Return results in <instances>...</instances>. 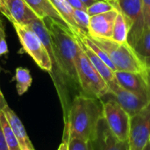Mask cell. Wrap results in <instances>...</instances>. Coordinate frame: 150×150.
I'll list each match as a JSON object with an SVG mask.
<instances>
[{"mask_svg":"<svg viewBox=\"0 0 150 150\" xmlns=\"http://www.w3.org/2000/svg\"><path fill=\"white\" fill-rule=\"evenodd\" d=\"M8 53V46L5 39L4 26H0V56Z\"/></svg>","mask_w":150,"mask_h":150,"instance_id":"484cf974","label":"cell"},{"mask_svg":"<svg viewBox=\"0 0 150 150\" xmlns=\"http://www.w3.org/2000/svg\"><path fill=\"white\" fill-rule=\"evenodd\" d=\"M91 142L92 150H129L128 142H122L112 134L103 115L98 120Z\"/></svg>","mask_w":150,"mask_h":150,"instance_id":"9c48e42d","label":"cell"},{"mask_svg":"<svg viewBox=\"0 0 150 150\" xmlns=\"http://www.w3.org/2000/svg\"><path fill=\"white\" fill-rule=\"evenodd\" d=\"M128 27L123 15L119 11L113 25L112 40L117 42H127Z\"/></svg>","mask_w":150,"mask_h":150,"instance_id":"d6986e66","label":"cell"},{"mask_svg":"<svg viewBox=\"0 0 150 150\" xmlns=\"http://www.w3.org/2000/svg\"><path fill=\"white\" fill-rule=\"evenodd\" d=\"M69 150H92L91 142L79 138L69 139Z\"/></svg>","mask_w":150,"mask_h":150,"instance_id":"cb8c5ba5","label":"cell"},{"mask_svg":"<svg viewBox=\"0 0 150 150\" xmlns=\"http://www.w3.org/2000/svg\"><path fill=\"white\" fill-rule=\"evenodd\" d=\"M143 20H144V30L150 28V0H142Z\"/></svg>","mask_w":150,"mask_h":150,"instance_id":"d4e9b609","label":"cell"},{"mask_svg":"<svg viewBox=\"0 0 150 150\" xmlns=\"http://www.w3.org/2000/svg\"><path fill=\"white\" fill-rule=\"evenodd\" d=\"M74 18L81 32V34L79 36L88 35V28L91 18L88 12L82 10H74Z\"/></svg>","mask_w":150,"mask_h":150,"instance_id":"603a6c76","label":"cell"},{"mask_svg":"<svg viewBox=\"0 0 150 150\" xmlns=\"http://www.w3.org/2000/svg\"><path fill=\"white\" fill-rule=\"evenodd\" d=\"M119 13L117 9L105 13L91 16L88 35L91 38L112 39L115 18Z\"/></svg>","mask_w":150,"mask_h":150,"instance_id":"30bf717a","label":"cell"},{"mask_svg":"<svg viewBox=\"0 0 150 150\" xmlns=\"http://www.w3.org/2000/svg\"><path fill=\"white\" fill-rule=\"evenodd\" d=\"M112 4L127 21L128 27L127 42L133 46L144 31L142 0H115Z\"/></svg>","mask_w":150,"mask_h":150,"instance_id":"ba28073f","label":"cell"},{"mask_svg":"<svg viewBox=\"0 0 150 150\" xmlns=\"http://www.w3.org/2000/svg\"><path fill=\"white\" fill-rule=\"evenodd\" d=\"M0 26H4V20H3V15L0 13Z\"/></svg>","mask_w":150,"mask_h":150,"instance_id":"836d02e7","label":"cell"},{"mask_svg":"<svg viewBox=\"0 0 150 150\" xmlns=\"http://www.w3.org/2000/svg\"><path fill=\"white\" fill-rule=\"evenodd\" d=\"M6 105H7V102H6L4 97L3 93L0 92V112H2L3 109H4Z\"/></svg>","mask_w":150,"mask_h":150,"instance_id":"f546056e","label":"cell"},{"mask_svg":"<svg viewBox=\"0 0 150 150\" xmlns=\"http://www.w3.org/2000/svg\"><path fill=\"white\" fill-rule=\"evenodd\" d=\"M111 94L130 118L139 112L149 102L137 94L122 88L120 85L113 90Z\"/></svg>","mask_w":150,"mask_h":150,"instance_id":"7c38bea8","label":"cell"},{"mask_svg":"<svg viewBox=\"0 0 150 150\" xmlns=\"http://www.w3.org/2000/svg\"><path fill=\"white\" fill-rule=\"evenodd\" d=\"M149 150H150V148H149Z\"/></svg>","mask_w":150,"mask_h":150,"instance_id":"d590c367","label":"cell"},{"mask_svg":"<svg viewBox=\"0 0 150 150\" xmlns=\"http://www.w3.org/2000/svg\"><path fill=\"white\" fill-rule=\"evenodd\" d=\"M25 52H26L43 70L52 73V62L48 52L39 36L27 25L12 24Z\"/></svg>","mask_w":150,"mask_h":150,"instance_id":"5b68a950","label":"cell"},{"mask_svg":"<svg viewBox=\"0 0 150 150\" xmlns=\"http://www.w3.org/2000/svg\"><path fill=\"white\" fill-rule=\"evenodd\" d=\"M0 124L2 126L4 136L9 150H21L15 136V134L3 111L0 112Z\"/></svg>","mask_w":150,"mask_h":150,"instance_id":"44dd1931","label":"cell"},{"mask_svg":"<svg viewBox=\"0 0 150 150\" xmlns=\"http://www.w3.org/2000/svg\"><path fill=\"white\" fill-rule=\"evenodd\" d=\"M76 41L77 51L75 59V65L79 87L83 91V94L101 99L110 93L109 88L89 60L77 40Z\"/></svg>","mask_w":150,"mask_h":150,"instance_id":"277c9868","label":"cell"},{"mask_svg":"<svg viewBox=\"0 0 150 150\" xmlns=\"http://www.w3.org/2000/svg\"><path fill=\"white\" fill-rule=\"evenodd\" d=\"M116 8L114 4H112L111 2L106 1V0H100L92 4L91 6H89L87 8V12L90 16H94V15H98V14L108 12Z\"/></svg>","mask_w":150,"mask_h":150,"instance_id":"7402d4cb","label":"cell"},{"mask_svg":"<svg viewBox=\"0 0 150 150\" xmlns=\"http://www.w3.org/2000/svg\"><path fill=\"white\" fill-rule=\"evenodd\" d=\"M66 1L74 10H82L87 11V7L81 0H66Z\"/></svg>","mask_w":150,"mask_h":150,"instance_id":"83f0119b","label":"cell"},{"mask_svg":"<svg viewBox=\"0 0 150 150\" xmlns=\"http://www.w3.org/2000/svg\"><path fill=\"white\" fill-rule=\"evenodd\" d=\"M146 68H147V82L150 92V60L146 63Z\"/></svg>","mask_w":150,"mask_h":150,"instance_id":"1f68e13d","label":"cell"},{"mask_svg":"<svg viewBox=\"0 0 150 150\" xmlns=\"http://www.w3.org/2000/svg\"><path fill=\"white\" fill-rule=\"evenodd\" d=\"M102 48L113 63L116 71L139 73L147 78V68L128 42H117L112 39L91 38Z\"/></svg>","mask_w":150,"mask_h":150,"instance_id":"3957f363","label":"cell"},{"mask_svg":"<svg viewBox=\"0 0 150 150\" xmlns=\"http://www.w3.org/2000/svg\"><path fill=\"white\" fill-rule=\"evenodd\" d=\"M25 2L34 11V13L39 18L43 19L44 18L48 17L54 19L62 25L69 28L63 20V18L61 17L59 12L54 7L50 0H25Z\"/></svg>","mask_w":150,"mask_h":150,"instance_id":"2e32d148","label":"cell"},{"mask_svg":"<svg viewBox=\"0 0 150 150\" xmlns=\"http://www.w3.org/2000/svg\"><path fill=\"white\" fill-rule=\"evenodd\" d=\"M75 36H76V40H78L80 46L82 47L83 50L84 51V53L88 56L89 60L92 63V65L95 67V69L98 70L99 75L102 76V78L106 83V84L109 88L110 93H111L113 90H115L120 85L117 82L116 77H115L114 71H112L90 47H88L86 45H84V43L81 40V39L77 35H75Z\"/></svg>","mask_w":150,"mask_h":150,"instance_id":"4fadbf2b","label":"cell"},{"mask_svg":"<svg viewBox=\"0 0 150 150\" xmlns=\"http://www.w3.org/2000/svg\"><path fill=\"white\" fill-rule=\"evenodd\" d=\"M0 150H9L4 136V133H3V129H2V126L0 124Z\"/></svg>","mask_w":150,"mask_h":150,"instance_id":"f1b7e54d","label":"cell"},{"mask_svg":"<svg viewBox=\"0 0 150 150\" xmlns=\"http://www.w3.org/2000/svg\"><path fill=\"white\" fill-rule=\"evenodd\" d=\"M43 22L48 31L53 46L54 60L52 62V78L58 85L62 83L78 85L75 59L77 51V41L75 34L66 26L51 18H44Z\"/></svg>","mask_w":150,"mask_h":150,"instance_id":"6da1fadb","label":"cell"},{"mask_svg":"<svg viewBox=\"0 0 150 150\" xmlns=\"http://www.w3.org/2000/svg\"><path fill=\"white\" fill-rule=\"evenodd\" d=\"M54 7L63 18L67 25L75 35H80V29L74 18V9L67 3L66 0H50Z\"/></svg>","mask_w":150,"mask_h":150,"instance_id":"e0dca14e","label":"cell"},{"mask_svg":"<svg viewBox=\"0 0 150 150\" xmlns=\"http://www.w3.org/2000/svg\"><path fill=\"white\" fill-rule=\"evenodd\" d=\"M98 98L80 94L74 98L69 111L67 133L69 139L91 141L98 120L102 117V105Z\"/></svg>","mask_w":150,"mask_h":150,"instance_id":"7a4b0ae2","label":"cell"},{"mask_svg":"<svg viewBox=\"0 0 150 150\" xmlns=\"http://www.w3.org/2000/svg\"><path fill=\"white\" fill-rule=\"evenodd\" d=\"M129 150H149L150 148V101L130 118Z\"/></svg>","mask_w":150,"mask_h":150,"instance_id":"52a82bcc","label":"cell"},{"mask_svg":"<svg viewBox=\"0 0 150 150\" xmlns=\"http://www.w3.org/2000/svg\"><path fill=\"white\" fill-rule=\"evenodd\" d=\"M15 79H16V88L18 95H23L25 93L28 89L30 88L33 78L30 74V71L22 67H18L16 69V73H15Z\"/></svg>","mask_w":150,"mask_h":150,"instance_id":"ffe728a7","label":"cell"},{"mask_svg":"<svg viewBox=\"0 0 150 150\" xmlns=\"http://www.w3.org/2000/svg\"><path fill=\"white\" fill-rule=\"evenodd\" d=\"M0 13L3 16H4L11 24H14L15 23V21L12 18L11 13L9 12V11H8V9H7V7H6L5 4H4V0H0Z\"/></svg>","mask_w":150,"mask_h":150,"instance_id":"4316f807","label":"cell"},{"mask_svg":"<svg viewBox=\"0 0 150 150\" xmlns=\"http://www.w3.org/2000/svg\"><path fill=\"white\" fill-rule=\"evenodd\" d=\"M84 4H85V6L88 8L89 6H91L92 4H94V3H96V2H98V1H100V0H81ZM107 1V0H106Z\"/></svg>","mask_w":150,"mask_h":150,"instance_id":"d6a6232c","label":"cell"},{"mask_svg":"<svg viewBox=\"0 0 150 150\" xmlns=\"http://www.w3.org/2000/svg\"><path fill=\"white\" fill-rule=\"evenodd\" d=\"M0 92H1V91H0Z\"/></svg>","mask_w":150,"mask_h":150,"instance_id":"8d00e7d4","label":"cell"},{"mask_svg":"<svg viewBox=\"0 0 150 150\" xmlns=\"http://www.w3.org/2000/svg\"><path fill=\"white\" fill-rule=\"evenodd\" d=\"M58 150H69V138H67L66 140H63Z\"/></svg>","mask_w":150,"mask_h":150,"instance_id":"4dcf8cb0","label":"cell"},{"mask_svg":"<svg viewBox=\"0 0 150 150\" xmlns=\"http://www.w3.org/2000/svg\"><path fill=\"white\" fill-rule=\"evenodd\" d=\"M3 112L4 113L7 120L9 121L15 136L17 138V141L18 142V145L21 150H35L27 134L25 129V127L19 118L17 116V114L10 108V106L7 105L4 109Z\"/></svg>","mask_w":150,"mask_h":150,"instance_id":"9a60e30c","label":"cell"},{"mask_svg":"<svg viewBox=\"0 0 150 150\" xmlns=\"http://www.w3.org/2000/svg\"><path fill=\"white\" fill-rule=\"evenodd\" d=\"M136 54L146 65L150 60V28L145 29L132 46Z\"/></svg>","mask_w":150,"mask_h":150,"instance_id":"ac0fdd59","label":"cell"},{"mask_svg":"<svg viewBox=\"0 0 150 150\" xmlns=\"http://www.w3.org/2000/svg\"><path fill=\"white\" fill-rule=\"evenodd\" d=\"M15 23L21 25H28L33 20L39 18L25 0H4Z\"/></svg>","mask_w":150,"mask_h":150,"instance_id":"5bb4252c","label":"cell"},{"mask_svg":"<svg viewBox=\"0 0 150 150\" xmlns=\"http://www.w3.org/2000/svg\"><path fill=\"white\" fill-rule=\"evenodd\" d=\"M118 83L124 89L150 101V92L147 78L139 73L120 71L114 72Z\"/></svg>","mask_w":150,"mask_h":150,"instance_id":"8fae6325","label":"cell"},{"mask_svg":"<svg viewBox=\"0 0 150 150\" xmlns=\"http://www.w3.org/2000/svg\"><path fill=\"white\" fill-rule=\"evenodd\" d=\"M107 1H109V2H111V3L112 4V3H113V2H114L115 0H107Z\"/></svg>","mask_w":150,"mask_h":150,"instance_id":"e575fe53","label":"cell"},{"mask_svg":"<svg viewBox=\"0 0 150 150\" xmlns=\"http://www.w3.org/2000/svg\"><path fill=\"white\" fill-rule=\"evenodd\" d=\"M102 114L112 134L122 142H128L130 116L112 98L102 101Z\"/></svg>","mask_w":150,"mask_h":150,"instance_id":"8992f818","label":"cell"}]
</instances>
